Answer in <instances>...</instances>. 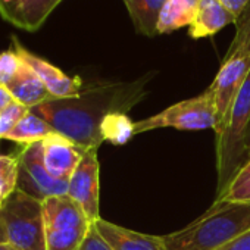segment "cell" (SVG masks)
<instances>
[{
  "mask_svg": "<svg viewBox=\"0 0 250 250\" xmlns=\"http://www.w3.org/2000/svg\"><path fill=\"white\" fill-rule=\"evenodd\" d=\"M147 81L149 77H143L133 83L91 85L74 97L50 99L31 107V112L81 149H99L103 143L100 130L103 119L113 112L131 110L145 97Z\"/></svg>",
  "mask_w": 250,
  "mask_h": 250,
  "instance_id": "cell-1",
  "label": "cell"
},
{
  "mask_svg": "<svg viewBox=\"0 0 250 250\" xmlns=\"http://www.w3.org/2000/svg\"><path fill=\"white\" fill-rule=\"evenodd\" d=\"M55 133L56 131L53 130L52 125H49L42 116L31 112L30 109V112L17 124V127L6 136V139L28 146V145L40 143Z\"/></svg>",
  "mask_w": 250,
  "mask_h": 250,
  "instance_id": "cell-18",
  "label": "cell"
},
{
  "mask_svg": "<svg viewBox=\"0 0 250 250\" xmlns=\"http://www.w3.org/2000/svg\"><path fill=\"white\" fill-rule=\"evenodd\" d=\"M224 203H250V158L235 174L225 191L215 199Z\"/></svg>",
  "mask_w": 250,
  "mask_h": 250,
  "instance_id": "cell-20",
  "label": "cell"
},
{
  "mask_svg": "<svg viewBox=\"0 0 250 250\" xmlns=\"http://www.w3.org/2000/svg\"><path fill=\"white\" fill-rule=\"evenodd\" d=\"M46 250H78L93 222L68 194L43 200Z\"/></svg>",
  "mask_w": 250,
  "mask_h": 250,
  "instance_id": "cell-5",
  "label": "cell"
},
{
  "mask_svg": "<svg viewBox=\"0 0 250 250\" xmlns=\"http://www.w3.org/2000/svg\"><path fill=\"white\" fill-rule=\"evenodd\" d=\"M0 250H17V249L12 247L9 243H3V244H0Z\"/></svg>",
  "mask_w": 250,
  "mask_h": 250,
  "instance_id": "cell-30",
  "label": "cell"
},
{
  "mask_svg": "<svg viewBox=\"0 0 250 250\" xmlns=\"http://www.w3.org/2000/svg\"><path fill=\"white\" fill-rule=\"evenodd\" d=\"M30 112V107L14 100L6 109L0 112V139H6V136L17 127V124Z\"/></svg>",
  "mask_w": 250,
  "mask_h": 250,
  "instance_id": "cell-23",
  "label": "cell"
},
{
  "mask_svg": "<svg viewBox=\"0 0 250 250\" xmlns=\"http://www.w3.org/2000/svg\"><path fill=\"white\" fill-rule=\"evenodd\" d=\"M250 72V56H234L224 59L213 83L210 84L218 113V124L215 134L218 136L222 131L225 119L229 113V109L238 96L247 75Z\"/></svg>",
  "mask_w": 250,
  "mask_h": 250,
  "instance_id": "cell-8",
  "label": "cell"
},
{
  "mask_svg": "<svg viewBox=\"0 0 250 250\" xmlns=\"http://www.w3.org/2000/svg\"><path fill=\"white\" fill-rule=\"evenodd\" d=\"M66 194L80 205L90 222H94L100 218L97 149H90L84 153L81 162L68 181Z\"/></svg>",
  "mask_w": 250,
  "mask_h": 250,
  "instance_id": "cell-9",
  "label": "cell"
},
{
  "mask_svg": "<svg viewBox=\"0 0 250 250\" xmlns=\"http://www.w3.org/2000/svg\"><path fill=\"white\" fill-rule=\"evenodd\" d=\"M200 0H168L158 21V34H169L175 30L190 27Z\"/></svg>",
  "mask_w": 250,
  "mask_h": 250,
  "instance_id": "cell-17",
  "label": "cell"
},
{
  "mask_svg": "<svg viewBox=\"0 0 250 250\" xmlns=\"http://www.w3.org/2000/svg\"><path fill=\"white\" fill-rule=\"evenodd\" d=\"M250 56V2L235 21V36L224 59Z\"/></svg>",
  "mask_w": 250,
  "mask_h": 250,
  "instance_id": "cell-21",
  "label": "cell"
},
{
  "mask_svg": "<svg viewBox=\"0 0 250 250\" xmlns=\"http://www.w3.org/2000/svg\"><path fill=\"white\" fill-rule=\"evenodd\" d=\"M3 243H8V235H6V231H5L2 221H0V244H3Z\"/></svg>",
  "mask_w": 250,
  "mask_h": 250,
  "instance_id": "cell-29",
  "label": "cell"
},
{
  "mask_svg": "<svg viewBox=\"0 0 250 250\" xmlns=\"http://www.w3.org/2000/svg\"><path fill=\"white\" fill-rule=\"evenodd\" d=\"M6 87L17 102L25 104L30 109L53 99L39 75L24 62Z\"/></svg>",
  "mask_w": 250,
  "mask_h": 250,
  "instance_id": "cell-15",
  "label": "cell"
},
{
  "mask_svg": "<svg viewBox=\"0 0 250 250\" xmlns=\"http://www.w3.org/2000/svg\"><path fill=\"white\" fill-rule=\"evenodd\" d=\"M3 205V200H2V197H0V206H2Z\"/></svg>",
  "mask_w": 250,
  "mask_h": 250,
  "instance_id": "cell-32",
  "label": "cell"
},
{
  "mask_svg": "<svg viewBox=\"0 0 250 250\" xmlns=\"http://www.w3.org/2000/svg\"><path fill=\"white\" fill-rule=\"evenodd\" d=\"M215 250H250V229Z\"/></svg>",
  "mask_w": 250,
  "mask_h": 250,
  "instance_id": "cell-26",
  "label": "cell"
},
{
  "mask_svg": "<svg viewBox=\"0 0 250 250\" xmlns=\"http://www.w3.org/2000/svg\"><path fill=\"white\" fill-rule=\"evenodd\" d=\"M0 221L17 250H46L43 200L17 188L0 206Z\"/></svg>",
  "mask_w": 250,
  "mask_h": 250,
  "instance_id": "cell-4",
  "label": "cell"
},
{
  "mask_svg": "<svg viewBox=\"0 0 250 250\" xmlns=\"http://www.w3.org/2000/svg\"><path fill=\"white\" fill-rule=\"evenodd\" d=\"M219 2L235 17V21H237V18L246 9V6L249 5L250 0H219Z\"/></svg>",
  "mask_w": 250,
  "mask_h": 250,
  "instance_id": "cell-27",
  "label": "cell"
},
{
  "mask_svg": "<svg viewBox=\"0 0 250 250\" xmlns=\"http://www.w3.org/2000/svg\"><path fill=\"white\" fill-rule=\"evenodd\" d=\"M246 145H247V149H249V153H250V124H249V130H247V139H246Z\"/></svg>",
  "mask_w": 250,
  "mask_h": 250,
  "instance_id": "cell-31",
  "label": "cell"
},
{
  "mask_svg": "<svg viewBox=\"0 0 250 250\" xmlns=\"http://www.w3.org/2000/svg\"><path fill=\"white\" fill-rule=\"evenodd\" d=\"M78 250H112V247L102 238V235L97 232L96 227L91 224V227Z\"/></svg>",
  "mask_w": 250,
  "mask_h": 250,
  "instance_id": "cell-25",
  "label": "cell"
},
{
  "mask_svg": "<svg viewBox=\"0 0 250 250\" xmlns=\"http://www.w3.org/2000/svg\"><path fill=\"white\" fill-rule=\"evenodd\" d=\"M130 20L139 34L146 37L158 36V21L168 0H122Z\"/></svg>",
  "mask_w": 250,
  "mask_h": 250,
  "instance_id": "cell-16",
  "label": "cell"
},
{
  "mask_svg": "<svg viewBox=\"0 0 250 250\" xmlns=\"http://www.w3.org/2000/svg\"><path fill=\"white\" fill-rule=\"evenodd\" d=\"M102 137L103 142H109L112 145H125L134 133V122L127 116V113L113 112L109 113L102 122Z\"/></svg>",
  "mask_w": 250,
  "mask_h": 250,
  "instance_id": "cell-19",
  "label": "cell"
},
{
  "mask_svg": "<svg viewBox=\"0 0 250 250\" xmlns=\"http://www.w3.org/2000/svg\"><path fill=\"white\" fill-rule=\"evenodd\" d=\"M43 145V162L47 172L59 181H69L75 168L81 162L87 150L77 146L69 139L61 136L59 133L52 134Z\"/></svg>",
  "mask_w": 250,
  "mask_h": 250,
  "instance_id": "cell-11",
  "label": "cell"
},
{
  "mask_svg": "<svg viewBox=\"0 0 250 250\" xmlns=\"http://www.w3.org/2000/svg\"><path fill=\"white\" fill-rule=\"evenodd\" d=\"M15 99L12 97L11 91L8 90L6 85L0 84V112H2L3 109H6Z\"/></svg>",
  "mask_w": 250,
  "mask_h": 250,
  "instance_id": "cell-28",
  "label": "cell"
},
{
  "mask_svg": "<svg viewBox=\"0 0 250 250\" xmlns=\"http://www.w3.org/2000/svg\"><path fill=\"white\" fill-rule=\"evenodd\" d=\"M22 61L15 50L0 53V84L8 85L21 68Z\"/></svg>",
  "mask_w": 250,
  "mask_h": 250,
  "instance_id": "cell-24",
  "label": "cell"
},
{
  "mask_svg": "<svg viewBox=\"0 0 250 250\" xmlns=\"http://www.w3.org/2000/svg\"><path fill=\"white\" fill-rule=\"evenodd\" d=\"M112 250H167L161 235H149L99 218L93 222Z\"/></svg>",
  "mask_w": 250,
  "mask_h": 250,
  "instance_id": "cell-12",
  "label": "cell"
},
{
  "mask_svg": "<svg viewBox=\"0 0 250 250\" xmlns=\"http://www.w3.org/2000/svg\"><path fill=\"white\" fill-rule=\"evenodd\" d=\"M229 24H235V17L219 0H200L196 17L188 27L191 39L212 37Z\"/></svg>",
  "mask_w": 250,
  "mask_h": 250,
  "instance_id": "cell-13",
  "label": "cell"
},
{
  "mask_svg": "<svg viewBox=\"0 0 250 250\" xmlns=\"http://www.w3.org/2000/svg\"><path fill=\"white\" fill-rule=\"evenodd\" d=\"M250 229V203L215 202L187 227L161 235L167 250H215Z\"/></svg>",
  "mask_w": 250,
  "mask_h": 250,
  "instance_id": "cell-2",
  "label": "cell"
},
{
  "mask_svg": "<svg viewBox=\"0 0 250 250\" xmlns=\"http://www.w3.org/2000/svg\"><path fill=\"white\" fill-rule=\"evenodd\" d=\"M12 42H14V50L17 52V55L21 58L24 63H27L39 75V78L47 87L53 99L74 97L81 93L83 81L80 77H69L63 71L56 68L55 65L33 55L15 37L12 39Z\"/></svg>",
  "mask_w": 250,
  "mask_h": 250,
  "instance_id": "cell-10",
  "label": "cell"
},
{
  "mask_svg": "<svg viewBox=\"0 0 250 250\" xmlns=\"http://www.w3.org/2000/svg\"><path fill=\"white\" fill-rule=\"evenodd\" d=\"M18 155H0V197L5 202L18 187Z\"/></svg>",
  "mask_w": 250,
  "mask_h": 250,
  "instance_id": "cell-22",
  "label": "cell"
},
{
  "mask_svg": "<svg viewBox=\"0 0 250 250\" xmlns=\"http://www.w3.org/2000/svg\"><path fill=\"white\" fill-rule=\"evenodd\" d=\"M18 162L17 188L40 200L68 193V181L55 180L47 172L43 162L42 142L24 146V149L18 153Z\"/></svg>",
  "mask_w": 250,
  "mask_h": 250,
  "instance_id": "cell-7",
  "label": "cell"
},
{
  "mask_svg": "<svg viewBox=\"0 0 250 250\" xmlns=\"http://www.w3.org/2000/svg\"><path fill=\"white\" fill-rule=\"evenodd\" d=\"M62 0H14L3 18L27 31H37Z\"/></svg>",
  "mask_w": 250,
  "mask_h": 250,
  "instance_id": "cell-14",
  "label": "cell"
},
{
  "mask_svg": "<svg viewBox=\"0 0 250 250\" xmlns=\"http://www.w3.org/2000/svg\"><path fill=\"white\" fill-rule=\"evenodd\" d=\"M218 113L215 94L209 85L202 94L171 104L165 110L134 122V133L142 134L158 128H177L186 131H199L216 128Z\"/></svg>",
  "mask_w": 250,
  "mask_h": 250,
  "instance_id": "cell-6",
  "label": "cell"
},
{
  "mask_svg": "<svg viewBox=\"0 0 250 250\" xmlns=\"http://www.w3.org/2000/svg\"><path fill=\"white\" fill-rule=\"evenodd\" d=\"M250 124V72L235 97L225 119L222 131L216 136V199L225 191L240 168L250 158L246 139Z\"/></svg>",
  "mask_w": 250,
  "mask_h": 250,
  "instance_id": "cell-3",
  "label": "cell"
}]
</instances>
